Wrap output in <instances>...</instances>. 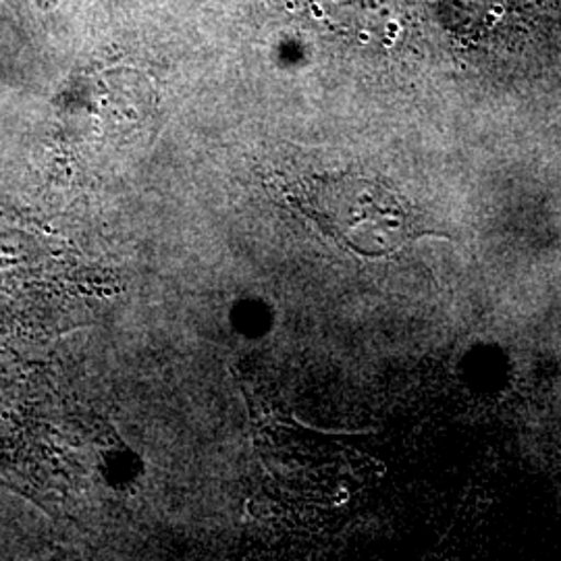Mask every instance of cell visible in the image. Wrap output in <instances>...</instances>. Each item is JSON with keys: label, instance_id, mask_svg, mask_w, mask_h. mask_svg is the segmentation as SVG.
<instances>
[{"label": "cell", "instance_id": "1", "mask_svg": "<svg viewBox=\"0 0 561 561\" xmlns=\"http://www.w3.org/2000/svg\"><path fill=\"white\" fill-rule=\"evenodd\" d=\"M287 201L362 259H387L421 236H437L391 185L362 175L300 180L287 190Z\"/></svg>", "mask_w": 561, "mask_h": 561}]
</instances>
